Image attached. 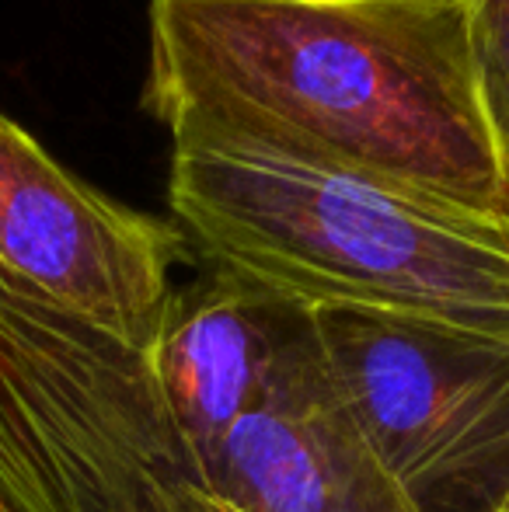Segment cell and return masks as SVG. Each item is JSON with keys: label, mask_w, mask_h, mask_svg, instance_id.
Instances as JSON below:
<instances>
[{"label": "cell", "mask_w": 509, "mask_h": 512, "mask_svg": "<svg viewBox=\"0 0 509 512\" xmlns=\"http://www.w3.org/2000/svg\"><path fill=\"white\" fill-rule=\"evenodd\" d=\"M143 108L509 220L464 0H154Z\"/></svg>", "instance_id": "6da1fadb"}, {"label": "cell", "mask_w": 509, "mask_h": 512, "mask_svg": "<svg viewBox=\"0 0 509 512\" xmlns=\"http://www.w3.org/2000/svg\"><path fill=\"white\" fill-rule=\"evenodd\" d=\"M168 206L213 269L304 307L509 335V220L175 115Z\"/></svg>", "instance_id": "7a4b0ae2"}, {"label": "cell", "mask_w": 509, "mask_h": 512, "mask_svg": "<svg viewBox=\"0 0 509 512\" xmlns=\"http://www.w3.org/2000/svg\"><path fill=\"white\" fill-rule=\"evenodd\" d=\"M196 485L143 349L0 286V512H164Z\"/></svg>", "instance_id": "3957f363"}, {"label": "cell", "mask_w": 509, "mask_h": 512, "mask_svg": "<svg viewBox=\"0 0 509 512\" xmlns=\"http://www.w3.org/2000/svg\"><path fill=\"white\" fill-rule=\"evenodd\" d=\"M321 359L377 467L412 512L509 499V335L356 307H311Z\"/></svg>", "instance_id": "277c9868"}, {"label": "cell", "mask_w": 509, "mask_h": 512, "mask_svg": "<svg viewBox=\"0 0 509 512\" xmlns=\"http://www.w3.org/2000/svg\"><path fill=\"white\" fill-rule=\"evenodd\" d=\"M189 255L182 230L67 171L0 112V286L147 349Z\"/></svg>", "instance_id": "5b68a950"}, {"label": "cell", "mask_w": 509, "mask_h": 512, "mask_svg": "<svg viewBox=\"0 0 509 512\" xmlns=\"http://www.w3.org/2000/svg\"><path fill=\"white\" fill-rule=\"evenodd\" d=\"M196 485L238 512H412L335 394L311 307L258 401L199 457Z\"/></svg>", "instance_id": "8992f818"}, {"label": "cell", "mask_w": 509, "mask_h": 512, "mask_svg": "<svg viewBox=\"0 0 509 512\" xmlns=\"http://www.w3.org/2000/svg\"><path fill=\"white\" fill-rule=\"evenodd\" d=\"M300 314L304 304L213 265L175 286L143 356L192 474L220 432L258 401Z\"/></svg>", "instance_id": "52a82bcc"}, {"label": "cell", "mask_w": 509, "mask_h": 512, "mask_svg": "<svg viewBox=\"0 0 509 512\" xmlns=\"http://www.w3.org/2000/svg\"><path fill=\"white\" fill-rule=\"evenodd\" d=\"M478 102L509 168V0H464Z\"/></svg>", "instance_id": "ba28073f"}, {"label": "cell", "mask_w": 509, "mask_h": 512, "mask_svg": "<svg viewBox=\"0 0 509 512\" xmlns=\"http://www.w3.org/2000/svg\"><path fill=\"white\" fill-rule=\"evenodd\" d=\"M164 512H238V509L217 502L213 495H206L199 485H178L175 492L164 499Z\"/></svg>", "instance_id": "9c48e42d"}, {"label": "cell", "mask_w": 509, "mask_h": 512, "mask_svg": "<svg viewBox=\"0 0 509 512\" xmlns=\"http://www.w3.org/2000/svg\"><path fill=\"white\" fill-rule=\"evenodd\" d=\"M496 512H509V509H496Z\"/></svg>", "instance_id": "30bf717a"}, {"label": "cell", "mask_w": 509, "mask_h": 512, "mask_svg": "<svg viewBox=\"0 0 509 512\" xmlns=\"http://www.w3.org/2000/svg\"><path fill=\"white\" fill-rule=\"evenodd\" d=\"M503 509H509V499H506V506H503Z\"/></svg>", "instance_id": "8fae6325"}]
</instances>
